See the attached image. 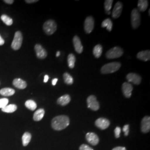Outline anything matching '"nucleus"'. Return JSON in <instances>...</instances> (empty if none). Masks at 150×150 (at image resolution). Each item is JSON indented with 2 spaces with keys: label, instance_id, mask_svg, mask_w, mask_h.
I'll return each mask as SVG.
<instances>
[{
  "label": "nucleus",
  "instance_id": "37",
  "mask_svg": "<svg viewBox=\"0 0 150 150\" xmlns=\"http://www.w3.org/2000/svg\"><path fill=\"white\" fill-rule=\"evenodd\" d=\"M25 2L27 4H32V3H36L38 2V0H26Z\"/></svg>",
  "mask_w": 150,
  "mask_h": 150
},
{
  "label": "nucleus",
  "instance_id": "38",
  "mask_svg": "<svg viewBox=\"0 0 150 150\" xmlns=\"http://www.w3.org/2000/svg\"><path fill=\"white\" fill-rule=\"evenodd\" d=\"M4 2L6 3V4H12L13 2H14V1L13 0H4Z\"/></svg>",
  "mask_w": 150,
  "mask_h": 150
},
{
  "label": "nucleus",
  "instance_id": "1",
  "mask_svg": "<svg viewBox=\"0 0 150 150\" xmlns=\"http://www.w3.org/2000/svg\"><path fill=\"white\" fill-rule=\"evenodd\" d=\"M70 124V118L66 115H59L54 117L52 120V128L56 131H61L64 129Z\"/></svg>",
  "mask_w": 150,
  "mask_h": 150
},
{
  "label": "nucleus",
  "instance_id": "42",
  "mask_svg": "<svg viewBox=\"0 0 150 150\" xmlns=\"http://www.w3.org/2000/svg\"><path fill=\"white\" fill-rule=\"evenodd\" d=\"M60 55V52L59 51H57V54H56V57H59Z\"/></svg>",
  "mask_w": 150,
  "mask_h": 150
},
{
  "label": "nucleus",
  "instance_id": "25",
  "mask_svg": "<svg viewBox=\"0 0 150 150\" xmlns=\"http://www.w3.org/2000/svg\"><path fill=\"white\" fill-rule=\"evenodd\" d=\"M15 93V90L11 88H4L0 90V94L4 96H11Z\"/></svg>",
  "mask_w": 150,
  "mask_h": 150
},
{
  "label": "nucleus",
  "instance_id": "19",
  "mask_svg": "<svg viewBox=\"0 0 150 150\" xmlns=\"http://www.w3.org/2000/svg\"><path fill=\"white\" fill-rule=\"evenodd\" d=\"M13 85L16 88L21 90L26 88L27 86V82L21 79H15V80H13Z\"/></svg>",
  "mask_w": 150,
  "mask_h": 150
},
{
  "label": "nucleus",
  "instance_id": "10",
  "mask_svg": "<svg viewBox=\"0 0 150 150\" xmlns=\"http://www.w3.org/2000/svg\"><path fill=\"white\" fill-rule=\"evenodd\" d=\"M95 124L97 127L103 130L109 127L110 125V121L107 118L101 117L97 119L95 122Z\"/></svg>",
  "mask_w": 150,
  "mask_h": 150
},
{
  "label": "nucleus",
  "instance_id": "13",
  "mask_svg": "<svg viewBox=\"0 0 150 150\" xmlns=\"http://www.w3.org/2000/svg\"><path fill=\"white\" fill-rule=\"evenodd\" d=\"M133 86L129 82H124L122 85V91L124 96L126 98H130L132 95Z\"/></svg>",
  "mask_w": 150,
  "mask_h": 150
},
{
  "label": "nucleus",
  "instance_id": "17",
  "mask_svg": "<svg viewBox=\"0 0 150 150\" xmlns=\"http://www.w3.org/2000/svg\"><path fill=\"white\" fill-rule=\"evenodd\" d=\"M70 101L71 97L69 95L66 94L59 97L57 100V103L62 106H65L67 105L70 103Z\"/></svg>",
  "mask_w": 150,
  "mask_h": 150
},
{
  "label": "nucleus",
  "instance_id": "33",
  "mask_svg": "<svg viewBox=\"0 0 150 150\" xmlns=\"http://www.w3.org/2000/svg\"><path fill=\"white\" fill-rule=\"evenodd\" d=\"M121 129L120 127H116V129L114 130V132H115V137L116 139H118L120 137V134H121Z\"/></svg>",
  "mask_w": 150,
  "mask_h": 150
},
{
  "label": "nucleus",
  "instance_id": "14",
  "mask_svg": "<svg viewBox=\"0 0 150 150\" xmlns=\"http://www.w3.org/2000/svg\"><path fill=\"white\" fill-rule=\"evenodd\" d=\"M87 141L93 146H96L99 143L100 139L98 136L94 132H88L86 134Z\"/></svg>",
  "mask_w": 150,
  "mask_h": 150
},
{
  "label": "nucleus",
  "instance_id": "9",
  "mask_svg": "<svg viewBox=\"0 0 150 150\" xmlns=\"http://www.w3.org/2000/svg\"><path fill=\"white\" fill-rule=\"evenodd\" d=\"M35 51L37 57L39 59H45L47 56L46 50L40 44H36L35 46Z\"/></svg>",
  "mask_w": 150,
  "mask_h": 150
},
{
  "label": "nucleus",
  "instance_id": "26",
  "mask_svg": "<svg viewBox=\"0 0 150 150\" xmlns=\"http://www.w3.org/2000/svg\"><path fill=\"white\" fill-rule=\"evenodd\" d=\"M76 56L73 54H70L68 55L67 57V64L69 68L72 69L75 67V62H76Z\"/></svg>",
  "mask_w": 150,
  "mask_h": 150
},
{
  "label": "nucleus",
  "instance_id": "23",
  "mask_svg": "<svg viewBox=\"0 0 150 150\" xmlns=\"http://www.w3.org/2000/svg\"><path fill=\"white\" fill-rule=\"evenodd\" d=\"M102 51H103V47H102V45H101L100 44L97 45L93 47V54L96 58L98 59L101 57V56L102 54Z\"/></svg>",
  "mask_w": 150,
  "mask_h": 150
},
{
  "label": "nucleus",
  "instance_id": "3",
  "mask_svg": "<svg viewBox=\"0 0 150 150\" xmlns=\"http://www.w3.org/2000/svg\"><path fill=\"white\" fill-rule=\"evenodd\" d=\"M57 23L53 20H48L43 24V29L44 32L47 35L54 34L57 30Z\"/></svg>",
  "mask_w": 150,
  "mask_h": 150
},
{
  "label": "nucleus",
  "instance_id": "21",
  "mask_svg": "<svg viewBox=\"0 0 150 150\" xmlns=\"http://www.w3.org/2000/svg\"><path fill=\"white\" fill-rule=\"evenodd\" d=\"M149 2L147 0H139L138 1V10L140 12H145L148 7Z\"/></svg>",
  "mask_w": 150,
  "mask_h": 150
},
{
  "label": "nucleus",
  "instance_id": "39",
  "mask_svg": "<svg viewBox=\"0 0 150 150\" xmlns=\"http://www.w3.org/2000/svg\"><path fill=\"white\" fill-rule=\"evenodd\" d=\"M5 43V40L3 39V38H2L1 36L0 35V46L3 45Z\"/></svg>",
  "mask_w": 150,
  "mask_h": 150
},
{
  "label": "nucleus",
  "instance_id": "5",
  "mask_svg": "<svg viewBox=\"0 0 150 150\" xmlns=\"http://www.w3.org/2000/svg\"><path fill=\"white\" fill-rule=\"evenodd\" d=\"M131 21L132 27L134 30L139 27L141 24V15L137 8H134L131 11Z\"/></svg>",
  "mask_w": 150,
  "mask_h": 150
},
{
  "label": "nucleus",
  "instance_id": "29",
  "mask_svg": "<svg viewBox=\"0 0 150 150\" xmlns=\"http://www.w3.org/2000/svg\"><path fill=\"white\" fill-rule=\"evenodd\" d=\"M25 106L31 111H34L37 108V104L32 100H28L25 102Z\"/></svg>",
  "mask_w": 150,
  "mask_h": 150
},
{
  "label": "nucleus",
  "instance_id": "2",
  "mask_svg": "<svg viewBox=\"0 0 150 150\" xmlns=\"http://www.w3.org/2000/svg\"><path fill=\"white\" fill-rule=\"evenodd\" d=\"M121 67V64L118 62H113L103 65L101 67V72L102 74H112L117 71Z\"/></svg>",
  "mask_w": 150,
  "mask_h": 150
},
{
  "label": "nucleus",
  "instance_id": "31",
  "mask_svg": "<svg viewBox=\"0 0 150 150\" xmlns=\"http://www.w3.org/2000/svg\"><path fill=\"white\" fill-rule=\"evenodd\" d=\"M113 0H106L104 3V7L106 13L110 11L112 6Z\"/></svg>",
  "mask_w": 150,
  "mask_h": 150
},
{
  "label": "nucleus",
  "instance_id": "6",
  "mask_svg": "<svg viewBox=\"0 0 150 150\" xmlns=\"http://www.w3.org/2000/svg\"><path fill=\"white\" fill-rule=\"evenodd\" d=\"M23 41L22 34L20 31H17L15 34L13 40L11 44V47L14 50H18L21 47Z\"/></svg>",
  "mask_w": 150,
  "mask_h": 150
},
{
  "label": "nucleus",
  "instance_id": "30",
  "mask_svg": "<svg viewBox=\"0 0 150 150\" xmlns=\"http://www.w3.org/2000/svg\"><path fill=\"white\" fill-rule=\"evenodd\" d=\"M1 18L2 21L4 22L7 26H11L13 23L12 19L11 18V17H10L9 16H8L6 15H2L1 17Z\"/></svg>",
  "mask_w": 150,
  "mask_h": 150
},
{
  "label": "nucleus",
  "instance_id": "36",
  "mask_svg": "<svg viewBox=\"0 0 150 150\" xmlns=\"http://www.w3.org/2000/svg\"><path fill=\"white\" fill-rule=\"evenodd\" d=\"M112 150H126V149L124 147H122V146H118V147H115L114 149H113Z\"/></svg>",
  "mask_w": 150,
  "mask_h": 150
},
{
  "label": "nucleus",
  "instance_id": "22",
  "mask_svg": "<svg viewBox=\"0 0 150 150\" xmlns=\"http://www.w3.org/2000/svg\"><path fill=\"white\" fill-rule=\"evenodd\" d=\"M31 138H32V135L30 132H25L22 137L23 146H27V145H28V144L30 142Z\"/></svg>",
  "mask_w": 150,
  "mask_h": 150
},
{
  "label": "nucleus",
  "instance_id": "35",
  "mask_svg": "<svg viewBox=\"0 0 150 150\" xmlns=\"http://www.w3.org/2000/svg\"><path fill=\"white\" fill-rule=\"evenodd\" d=\"M129 125H126L123 126V132L125 134V136H127L129 135Z\"/></svg>",
  "mask_w": 150,
  "mask_h": 150
},
{
  "label": "nucleus",
  "instance_id": "8",
  "mask_svg": "<svg viewBox=\"0 0 150 150\" xmlns=\"http://www.w3.org/2000/svg\"><path fill=\"white\" fill-rule=\"evenodd\" d=\"M95 27V20L92 16H89L86 17L84 22V30L86 33H90Z\"/></svg>",
  "mask_w": 150,
  "mask_h": 150
},
{
  "label": "nucleus",
  "instance_id": "41",
  "mask_svg": "<svg viewBox=\"0 0 150 150\" xmlns=\"http://www.w3.org/2000/svg\"><path fill=\"white\" fill-rule=\"evenodd\" d=\"M48 79H49V77H48V75H45V77H44V80H43L44 82L46 83L48 81Z\"/></svg>",
  "mask_w": 150,
  "mask_h": 150
},
{
  "label": "nucleus",
  "instance_id": "11",
  "mask_svg": "<svg viewBox=\"0 0 150 150\" xmlns=\"http://www.w3.org/2000/svg\"><path fill=\"white\" fill-rule=\"evenodd\" d=\"M126 79L129 83L131 82L134 85H139L142 81V77L139 75L135 73H129L126 75Z\"/></svg>",
  "mask_w": 150,
  "mask_h": 150
},
{
  "label": "nucleus",
  "instance_id": "7",
  "mask_svg": "<svg viewBox=\"0 0 150 150\" xmlns=\"http://www.w3.org/2000/svg\"><path fill=\"white\" fill-rule=\"evenodd\" d=\"M87 103L88 108H90L92 111H96L100 108V103L95 95H90L87 97Z\"/></svg>",
  "mask_w": 150,
  "mask_h": 150
},
{
  "label": "nucleus",
  "instance_id": "32",
  "mask_svg": "<svg viewBox=\"0 0 150 150\" xmlns=\"http://www.w3.org/2000/svg\"><path fill=\"white\" fill-rule=\"evenodd\" d=\"M8 99L6 98H3L0 99V108H2L8 105Z\"/></svg>",
  "mask_w": 150,
  "mask_h": 150
},
{
  "label": "nucleus",
  "instance_id": "18",
  "mask_svg": "<svg viewBox=\"0 0 150 150\" xmlns=\"http://www.w3.org/2000/svg\"><path fill=\"white\" fill-rule=\"evenodd\" d=\"M137 58L141 61H148L150 59V51L146 50L140 51L137 54Z\"/></svg>",
  "mask_w": 150,
  "mask_h": 150
},
{
  "label": "nucleus",
  "instance_id": "20",
  "mask_svg": "<svg viewBox=\"0 0 150 150\" xmlns=\"http://www.w3.org/2000/svg\"><path fill=\"white\" fill-rule=\"evenodd\" d=\"M45 111L43 108H39L38 110L36 111V112L34 113L33 119L35 121H41L45 115Z\"/></svg>",
  "mask_w": 150,
  "mask_h": 150
},
{
  "label": "nucleus",
  "instance_id": "4",
  "mask_svg": "<svg viewBox=\"0 0 150 150\" xmlns=\"http://www.w3.org/2000/svg\"><path fill=\"white\" fill-rule=\"evenodd\" d=\"M123 54V49L118 46H116L107 51L106 54V57L107 59H117L121 57Z\"/></svg>",
  "mask_w": 150,
  "mask_h": 150
},
{
  "label": "nucleus",
  "instance_id": "27",
  "mask_svg": "<svg viewBox=\"0 0 150 150\" xmlns=\"http://www.w3.org/2000/svg\"><path fill=\"white\" fill-rule=\"evenodd\" d=\"M17 106L15 104H10L2 108V111L6 113H13L16 111Z\"/></svg>",
  "mask_w": 150,
  "mask_h": 150
},
{
  "label": "nucleus",
  "instance_id": "43",
  "mask_svg": "<svg viewBox=\"0 0 150 150\" xmlns=\"http://www.w3.org/2000/svg\"><path fill=\"white\" fill-rule=\"evenodd\" d=\"M149 16H150V10L149 9Z\"/></svg>",
  "mask_w": 150,
  "mask_h": 150
},
{
  "label": "nucleus",
  "instance_id": "24",
  "mask_svg": "<svg viewBox=\"0 0 150 150\" xmlns=\"http://www.w3.org/2000/svg\"><path fill=\"white\" fill-rule=\"evenodd\" d=\"M101 27L102 28H106L108 31L111 32L113 27V23L110 18H106L102 21L101 23Z\"/></svg>",
  "mask_w": 150,
  "mask_h": 150
},
{
  "label": "nucleus",
  "instance_id": "40",
  "mask_svg": "<svg viewBox=\"0 0 150 150\" xmlns=\"http://www.w3.org/2000/svg\"><path fill=\"white\" fill-rule=\"evenodd\" d=\"M57 81H58V79H56H56H54L52 80V84L53 86H55V85H56V84Z\"/></svg>",
  "mask_w": 150,
  "mask_h": 150
},
{
  "label": "nucleus",
  "instance_id": "15",
  "mask_svg": "<svg viewBox=\"0 0 150 150\" xmlns=\"http://www.w3.org/2000/svg\"><path fill=\"white\" fill-rule=\"evenodd\" d=\"M122 9H123L122 3L120 1H118L115 4V7L113 9L112 13V16L113 18L115 19L118 18L122 13Z\"/></svg>",
  "mask_w": 150,
  "mask_h": 150
},
{
  "label": "nucleus",
  "instance_id": "34",
  "mask_svg": "<svg viewBox=\"0 0 150 150\" xmlns=\"http://www.w3.org/2000/svg\"><path fill=\"white\" fill-rule=\"evenodd\" d=\"M80 150H94L92 148H91L90 146H89L88 145H86V144H82L80 146Z\"/></svg>",
  "mask_w": 150,
  "mask_h": 150
},
{
  "label": "nucleus",
  "instance_id": "28",
  "mask_svg": "<svg viewBox=\"0 0 150 150\" xmlns=\"http://www.w3.org/2000/svg\"><path fill=\"white\" fill-rule=\"evenodd\" d=\"M64 83L68 85H71L74 83V79L72 76L68 72H65L63 75Z\"/></svg>",
  "mask_w": 150,
  "mask_h": 150
},
{
  "label": "nucleus",
  "instance_id": "16",
  "mask_svg": "<svg viewBox=\"0 0 150 150\" xmlns=\"http://www.w3.org/2000/svg\"><path fill=\"white\" fill-rule=\"evenodd\" d=\"M72 41L76 52L78 54H81L83 52V46L81 43L80 38L76 35L73 38Z\"/></svg>",
  "mask_w": 150,
  "mask_h": 150
},
{
  "label": "nucleus",
  "instance_id": "12",
  "mask_svg": "<svg viewBox=\"0 0 150 150\" xmlns=\"http://www.w3.org/2000/svg\"><path fill=\"white\" fill-rule=\"evenodd\" d=\"M141 132L144 134H146L150 132V116H146L142 118L141 122Z\"/></svg>",
  "mask_w": 150,
  "mask_h": 150
}]
</instances>
